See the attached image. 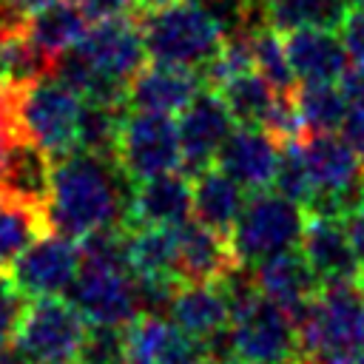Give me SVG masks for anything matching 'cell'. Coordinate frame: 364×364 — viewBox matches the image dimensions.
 <instances>
[{
  "label": "cell",
  "instance_id": "cell-1",
  "mask_svg": "<svg viewBox=\"0 0 364 364\" xmlns=\"http://www.w3.org/2000/svg\"><path fill=\"white\" fill-rule=\"evenodd\" d=\"M134 182L117 165V159L74 151L54 159L51 199L46 208L48 228L68 236L85 239L105 228L125 225Z\"/></svg>",
  "mask_w": 364,
  "mask_h": 364
},
{
  "label": "cell",
  "instance_id": "cell-2",
  "mask_svg": "<svg viewBox=\"0 0 364 364\" xmlns=\"http://www.w3.org/2000/svg\"><path fill=\"white\" fill-rule=\"evenodd\" d=\"M296 324L299 364H355L364 355V287L358 282L321 284Z\"/></svg>",
  "mask_w": 364,
  "mask_h": 364
},
{
  "label": "cell",
  "instance_id": "cell-3",
  "mask_svg": "<svg viewBox=\"0 0 364 364\" xmlns=\"http://www.w3.org/2000/svg\"><path fill=\"white\" fill-rule=\"evenodd\" d=\"M228 350L247 364H299V324L290 310L262 296L250 279L233 301Z\"/></svg>",
  "mask_w": 364,
  "mask_h": 364
},
{
  "label": "cell",
  "instance_id": "cell-4",
  "mask_svg": "<svg viewBox=\"0 0 364 364\" xmlns=\"http://www.w3.org/2000/svg\"><path fill=\"white\" fill-rule=\"evenodd\" d=\"M145 51L154 63L202 71L222 48L225 34L193 0H176L139 17Z\"/></svg>",
  "mask_w": 364,
  "mask_h": 364
},
{
  "label": "cell",
  "instance_id": "cell-5",
  "mask_svg": "<svg viewBox=\"0 0 364 364\" xmlns=\"http://www.w3.org/2000/svg\"><path fill=\"white\" fill-rule=\"evenodd\" d=\"M88 68L97 77V88L88 97L91 102H111V105H128V82L134 74L145 65V40L139 28L136 14L102 20L94 28L85 31V37L74 46Z\"/></svg>",
  "mask_w": 364,
  "mask_h": 364
},
{
  "label": "cell",
  "instance_id": "cell-6",
  "mask_svg": "<svg viewBox=\"0 0 364 364\" xmlns=\"http://www.w3.org/2000/svg\"><path fill=\"white\" fill-rule=\"evenodd\" d=\"M304 225H307L304 205L282 196L279 191H256L245 202L230 230V245L239 264H259L276 253L296 250Z\"/></svg>",
  "mask_w": 364,
  "mask_h": 364
},
{
  "label": "cell",
  "instance_id": "cell-7",
  "mask_svg": "<svg viewBox=\"0 0 364 364\" xmlns=\"http://www.w3.org/2000/svg\"><path fill=\"white\" fill-rule=\"evenodd\" d=\"M85 318L60 296L31 299L17 321L11 350L28 364H57L77 358L85 338Z\"/></svg>",
  "mask_w": 364,
  "mask_h": 364
},
{
  "label": "cell",
  "instance_id": "cell-8",
  "mask_svg": "<svg viewBox=\"0 0 364 364\" xmlns=\"http://www.w3.org/2000/svg\"><path fill=\"white\" fill-rule=\"evenodd\" d=\"M82 97L54 77L34 82L17 94V117L23 136L43 145L54 159H63L77 151V125H80Z\"/></svg>",
  "mask_w": 364,
  "mask_h": 364
},
{
  "label": "cell",
  "instance_id": "cell-9",
  "mask_svg": "<svg viewBox=\"0 0 364 364\" xmlns=\"http://www.w3.org/2000/svg\"><path fill=\"white\" fill-rule=\"evenodd\" d=\"M117 165L131 182H142L168 171H179L182 148L179 131L171 114L156 111H128L119 131Z\"/></svg>",
  "mask_w": 364,
  "mask_h": 364
},
{
  "label": "cell",
  "instance_id": "cell-10",
  "mask_svg": "<svg viewBox=\"0 0 364 364\" xmlns=\"http://www.w3.org/2000/svg\"><path fill=\"white\" fill-rule=\"evenodd\" d=\"M80 264H82L80 245L57 230H46L9 264L6 273L11 284L23 293V299L26 296L43 299L71 290Z\"/></svg>",
  "mask_w": 364,
  "mask_h": 364
},
{
  "label": "cell",
  "instance_id": "cell-11",
  "mask_svg": "<svg viewBox=\"0 0 364 364\" xmlns=\"http://www.w3.org/2000/svg\"><path fill=\"white\" fill-rule=\"evenodd\" d=\"M233 128H236V119L228 111L222 94L216 88H202L179 111V119H176L185 171L199 173L210 168Z\"/></svg>",
  "mask_w": 364,
  "mask_h": 364
},
{
  "label": "cell",
  "instance_id": "cell-12",
  "mask_svg": "<svg viewBox=\"0 0 364 364\" xmlns=\"http://www.w3.org/2000/svg\"><path fill=\"white\" fill-rule=\"evenodd\" d=\"M125 364H205L210 355L205 341L193 338L176 321L156 313H142L134 318L125 330Z\"/></svg>",
  "mask_w": 364,
  "mask_h": 364
},
{
  "label": "cell",
  "instance_id": "cell-13",
  "mask_svg": "<svg viewBox=\"0 0 364 364\" xmlns=\"http://www.w3.org/2000/svg\"><path fill=\"white\" fill-rule=\"evenodd\" d=\"M282 156V142L259 125H236L216 154V168L245 191H267Z\"/></svg>",
  "mask_w": 364,
  "mask_h": 364
},
{
  "label": "cell",
  "instance_id": "cell-14",
  "mask_svg": "<svg viewBox=\"0 0 364 364\" xmlns=\"http://www.w3.org/2000/svg\"><path fill=\"white\" fill-rule=\"evenodd\" d=\"M299 250L304 253L307 264L313 267V273L318 276L321 284L358 282L364 276L361 259L353 247V239H350L344 219L307 213V225H304Z\"/></svg>",
  "mask_w": 364,
  "mask_h": 364
},
{
  "label": "cell",
  "instance_id": "cell-15",
  "mask_svg": "<svg viewBox=\"0 0 364 364\" xmlns=\"http://www.w3.org/2000/svg\"><path fill=\"white\" fill-rule=\"evenodd\" d=\"M54 182V156L28 136H17L0 154V188L9 202L31 210L48 208Z\"/></svg>",
  "mask_w": 364,
  "mask_h": 364
},
{
  "label": "cell",
  "instance_id": "cell-16",
  "mask_svg": "<svg viewBox=\"0 0 364 364\" xmlns=\"http://www.w3.org/2000/svg\"><path fill=\"white\" fill-rule=\"evenodd\" d=\"M193 213V185L185 173L168 171L134 182L125 228H179Z\"/></svg>",
  "mask_w": 364,
  "mask_h": 364
},
{
  "label": "cell",
  "instance_id": "cell-17",
  "mask_svg": "<svg viewBox=\"0 0 364 364\" xmlns=\"http://www.w3.org/2000/svg\"><path fill=\"white\" fill-rule=\"evenodd\" d=\"M233 301L236 299L228 287V279L225 282H182L168 301V316L185 333L208 344L219 336H228Z\"/></svg>",
  "mask_w": 364,
  "mask_h": 364
},
{
  "label": "cell",
  "instance_id": "cell-18",
  "mask_svg": "<svg viewBox=\"0 0 364 364\" xmlns=\"http://www.w3.org/2000/svg\"><path fill=\"white\" fill-rule=\"evenodd\" d=\"M202 91V74L193 68L151 63L142 65L128 82V108L134 111H156L176 114Z\"/></svg>",
  "mask_w": 364,
  "mask_h": 364
},
{
  "label": "cell",
  "instance_id": "cell-19",
  "mask_svg": "<svg viewBox=\"0 0 364 364\" xmlns=\"http://www.w3.org/2000/svg\"><path fill=\"white\" fill-rule=\"evenodd\" d=\"M290 68L299 82H338L350 68V54L338 31L299 28L284 34Z\"/></svg>",
  "mask_w": 364,
  "mask_h": 364
},
{
  "label": "cell",
  "instance_id": "cell-20",
  "mask_svg": "<svg viewBox=\"0 0 364 364\" xmlns=\"http://www.w3.org/2000/svg\"><path fill=\"white\" fill-rule=\"evenodd\" d=\"M250 279L262 296H267L270 301L290 310L293 318L321 290V282L313 273V267L307 264L301 250H284V253H276V256L253 264Z\"/></svg>",
  "mask_w": 364,
  "mask_h": 364
},
{
  "label": "cell",
  "instance_id": "cell-21",
  "mask_svg": "<svg viewBox=\"0 0 364 364\" xmlns=\"http://www.w3.org/2000/svg\"><path fill=\"white\" fill-rule=\"evenodd\" d=\"M179 270L185 282H225L239 270L230 236L205 228L202 222H185L176 228Z\"/></svg>",
  "mask_w": 364,
  "mask_h": 364
},
{
  "label": "cell",
  "instance_id": "cell-22",
  "mask_svg": "<svg viewBox=\"0 0 364 364\" xmlns=\"http://www.w3.org/2000/svg\"><path fill=\"white\" fill-rule=\"evenodd\" d=\"M245 202H247L245 188L236 179H230L228 173H222L216 165L196 173V179H193V213H196V222H202L205 228L230 236Z\"/></svg>",
  "mask_w": 364,
  "mask_h": 364
},
{
  "label": "cell",
  "instance_id": "cell-23",
  "mask_svg": "<svg viewBox=\"0 0 364 364\" xmlns=\"http://www.w3.org/2000/svg\"><path fill=\"white\" fill-rule=\"evenodd\" d=\"M54 60L43 54L20 26H0V91H26L51 77Z\"/></svg>",
  "mask_w": 364,
  "mask_h": 364
},
{
  "label": "cell",
  "instance_id": "cell-24",
  "mask_svg": "<svg viewBox=\"0 0 364 364\" xmlns=\"http://www.w3.org/2000/svg\"><path fill=\"white\" fill-rule=\"evenodd\" d=\"M26 31L43 54L57 60L60 54H65L85 37L88 17L82 14V9L74 0H57L46 9L34 11L26 20Z\"/></svg>",
  "mask_w": 364,
  "mask_h": 364
},
{
  "label": "cell",
  "instance_id": "cell-25",
  "mask_svg": "<svg viewBox=\"0 0 364 364\" xmlns=\"http://www.w3.org/2000/svg\"><path fill=\"white\" fill-rule=\"evenodd\" d=\"M344 0H267L264 20L270 28L290 34L299 28H330L338 31L347 17Z\"/></svg>",
  "mask_w": 364,
  "mask_h": 364
},
{
  "label": "cell",
  "instance_id": "cell-26",
  "mask_svg": "<svg viewBox=\"0 0 364 364\" xmlns=\"http://www.w3.org/2000/svg\"><path fill=\"white\" fill-rule=\"evenodd\" d=\"M293 97L307 134L338 131L347 119L350 102L338 82H299Z\"/></svg>",
  "mask_w": 364,
  "mask_h": 364
},
{
  "label": "cell",
  "instance_id": "cell-27",
  "mask_svg": "<svg viewBox=\"0 0 364 364\" xmlns=\"http://www.w3.org/2000/svg\"><path fill=\"white\" fill-rule=\"evenodd\" d=\"M128 105H111V102H91L82 100L80 111V125H77V151L97 154L117 159V145H119V131Z\"/></svg>",
  "mask_w": 364,
  "mask_h": 364
},
{
  "label": "cell",
  "instance_id": "cell-28",
  "mask_svg": "<svg viewBox=\"0 0 364 364\" xmlns=\"http://www.w3.org/2000/svg\"><path fill=\"white\" fill-rule=\"evenodd\" d=\"M216 91L222 94V100H225L228 111L233 114L236 125H259V128H262L267 111L273 108V102L279 97V91L256 68L228 80Z\"/></svg>",
  "mask_w": 364,
  "mask_h": 364
},
{
  "label": "cell",
  "instance_id": "cell-29",
  "mask_svg": "<svg viewBox=\"0 0 364 364\" xmlns=\"http://www.w3.org/2000/svg\"><path fill=\"white\" fill-rule=\"evenodd\" d=\"M46 230L51 228L43 210H31L6 199L0 205V267H9Z\"/></svg>",
  "mask_w": 364,
  "mask_h": 364
},
{
  "label": "cell",
  "instance_id": "cell-30",
  "mask_svg": "<svg viewBox=\"0 0 364 364\" xmlns=\"http://www.w3.org/2000/svg\"><path fill=\"white\" fill-rule=\"evenodd\" d=\"M250 43H253V65L256 71L279 91V94H290L296 91L299 80L290 68V60H287V48H284V34L270 28V26H262L256 31H250Z\"/></svg>",
  "mask_w": 364,
  "mask_h": 364
},
{
  "label": "cell",
  "instance_id": "cell-31",
  "mask_svg": "<svg viewBox=\"0 0 364 364\" xmlns=\"http://www.w3.org/2000/svg\"><path fill=\"white\" fill-rule=\"evenodd\" d=\"M253 43H250V31H242V34H230L225 37L219 54L199 71L202 80L210 85V88H219L225 85L228 80L245 74V71H253Z\"/></svg>",
  "mask_w": 364,
  "mask_h": 364
},
{
  "label": "cell",
  "instance_id": "cell-32",
  "mask_svg": "<svg viewBox=\"0 0 364 364\" xmlns=\"http://www.w3.org/2000/svg\"><path fill=\"white\" fill-rule=\"evenodd\" d=\"M273 188L282 196H287L304 208L313 199V179H310V168H307V159L301 151V139L282 142V156H279V168L273 176Z\"/></svg>",
  "mask_w": 364,
  "mask_h": 364
},
{
  "label": "cell",
  "instance_id": "cell-33",
  "mask_svg": "<svg viewBox=\"0 0 364 364\" xmlns=\"http://www.w3.org/2000/svg\"><path fill=\"white\" fill-rule=\"evenodd\" d=\"M193 3L213 17V23L222 28L225 37L267 26L264 3H253V0H193Z\"/></svg>",
  "mask_w": 364,
  "mask_h": 364
},
{
  "label": "cell",
  "instance_id": "cell-34",
  "mask_svg": "<svg viewBox=\"0 0 364 364\" xmlns=\"http://www.w3.org/2000/svg\"><path fill=\"white\" fill-rule=\"evenodd\" d=\"M128 338L122 327H94L85 333L77 364H125Z\"/></svg>",
  "mask_w": 364,
  "mask_h": 364
},
{
  "label": "cell",
  "instance_id": "cell-35",
  "mask_svg": "<svg viewBox=\"0 0 364 364\" xmlns=\"http://www.w3.org/2000/svg\"><path fill=\"white\" fill-rule=\"evenodd\" d=\"M23 293L11 284L9 273L0 270V347H9L23 313Z\"/></svg>",
  "mask_w": 364,
  "mask_h": 364
},
{
  "label": "cell",
  "instance_id": "cell-36",
  "mask_svg": "<svg viewBox=\"0 0 364 364\" xmlns=\"http://www.w3.org/2000/svg\"><path fill=\"white\" fill-rule=\"evenodd\" d=\"M338 34H341V40L347 46V54H350L353 68H361L364 71V6L347 11Z\"/></svg>",
  "mask_w": 364,
  "mask_h": 364
},
{
  "label": "cell",
  "instance_id": "cell-37",
  "mask_svg": "<svg viewBox=\"0 0 364 364\" xmlns=\"http://www.w3.org/2000/svg\"><path fill=\"white\" fill-rule=\"evenodd\" d=\"M17 94L20 91H0V154L17 136H23L20 117H17Z\"/></svg>",
  "mask_w": 364,
  "mask_h": 364
},
{
  "label": "cell",
  "instance_id": "cell-38",
  "mask_svg": "<svg viewBox=\"0 0 364 364\" xmlns=\"http://www.w3.org/2000/svg\"><path fill=\"white\" fill-rule=\"evenodd\" d=\"M82 14L91 23H102V20H114V17H125L134 11L136 0H74Z\"/></svg>",
  "mask_w": 364,
  "mask_h": 364
},
{
  "label": "cell",
  "instance_id": "cell-39",
  "mask_svg": "<svg viewBox=\"0 0 364 364\" xmlns=\"http://www.w3.org/2000/svg\"><path fill=\"white\" fill-rule=\"evenodd\" d=\"M341 136L353 145V151L364 159V105H353L341 125Z\"/></svg>",
  "mask_w": 364,
  "mask_h": 364
},
{
  "label": "cell",
  "instance_id": "cell-40",
  "mask_svg": "<svg viewBox=\"0 0 364 364\" xmlns=\"http://www.w3.org/2000/svg\"><path fill=\"white\" fill-rule=\"evenodd\" d=\"M347 230H350V239H353V247L364 264V202L347 216Z\"/></svg>",
  "mask_w": 364,
  "mask_h": 364
},
{
  "label": "cell",
  "instance_id": "cell-41",
  "mask_svg": "<svg viewBox=\"0 0 364 364\" xmlns=\"http://www.w3.org/2000/svg\"><path fill=\"white\" fill-rule=\"evenodd\" d=\"M3 3H6L9 11H14L17 17L28 20L34 11H40V9H46V6H51V3H57V0H3Z\"/></svg>",
  "mask_w": 364,
  "mask_h": 364
},
{
  "label": "cell",
  "instance_id": "cell-42",
  "mask_svg": "<svg viewBox=\"0 0 364 364\" xmlns=\"http://www.w3.org/2000/svg\"><path fill=\"white\" fill-rule=\"evenodd\" d=\"M136 3H139L142 11H154V9H165V6H171L176 0H136Z\"/></svg>",
  "mask_w": 364,
  "mask_h": 364
},
{
  "label": "cell",
  "instance_id": "cell-43",
  "mask_svg": "<svg viewBox=\"0 0 364 364\" xmlns=\"http://www.w3.org/2000/svg\"><path fill=\"white\" fill-rule=\"evenodd\" d=\"M205 364H247V361H242V358H230V355H213V358H208Z\"/></svg>",
  "mask_w": 364,
  "mask_h": 364
},
{
  "label": "cell",
  "instance_id": "cell-44",
  "mask_svg": "<svg viewBox=\"0 0 364 364\" xmlns=\"http://www.w3.org/2000/svg\"><path fill=\"white\" fill-rule=\"evenodd\" d=\"M14 350H6V347H0V364H17V358L11 355Z\"/></svg>",
  "mask_w": 364,
  "mask_h": 364
},
{
  "label": "cell",
  "instance_id": "cell-45",
  "mask_svg": "<svg viewBox=\"0 0 364 364\" xmlns=\"http://www.w3.org/2000/svg\"><path fill=\"white\" fill-rule=\"evenodd\" d=\"M347 3V9H358V6H364V0H344Z\"/></svg>",
  "mask_w": 364,
  "mask_h": 364
},
{
  "label": "cell",
  "instance_id": "cell-46",
  "mask_svg": "<svg viewBox=\"0 0 364 364\" xmlns=\"http://www.w3.org/2000/svg\"><path fill=\"white\" fill-rule=\"evenodd\" d=\"M3 202H6V196H3V188H0V205H3Z\"/></svg>",
  "mask_w": 364,
  "mask_h": 364
},
{
  "label": "cell",
  "instance_id": "cell-47",
  "mask_svg": "<svg viewBox=\"0 0 364 364\" xmlns=\"http://www.w3.org/2000/svg\"><path fill=\"white\" fill-rule=\"evenodd\" d=\"M355 364H364V355H361V358H358V361H355Z\"/></svg>",
  "mask_w": 364,
  "mask_h": 364
},
{
  "label": "cell",
  "instance_id": "cell-48",
  "mask_svg": "<svg viewBox=\"0 0 364 364\" xmlns=\"http://www.w3.org/2000/svg\"><path fill=\"white\" fill-rule=\"evenodd\" d=\"M253 3H267V0H253Z\"/></svg>",
  "mask_w": 364,
  "mask_h": 364
},
{
  "label": "cell",
  "instance_id": "cell-49",
  "mask_svg": "<svg viewBox=\"0 0 364 364\" xmlns=\"http://www.w3.org/2000/svg\"><path fill=\"white\" fill-rule=\"evenodd\" d=\"M57 364H71V361H57Z\"/></svg>",
  "mask_w": 364,
  "mask_h": 364
},
{
  "label": "cell",
  "instance_id": "cell-50",
  "mask_svg": "<svg viewBox=\"0 0 364 364\" xmlns=\"http://www.w3.org/2000/svg\"><path fill=\"white\" fill-rule=\"evenodd\" d=\"M361 273H364V264H361Z\"/></svg>",
  "mask_w": 364,
  "mask_h": 364
}]
</instances>
